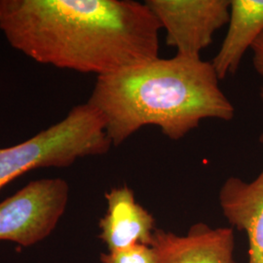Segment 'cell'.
Returning a JSON list of instances; mask_svg holds the SVG:
<instances>
[{
	"instance_id": "obj_1",
	"label": "cell",
	"mask_w": 263,
	"mask_h": 263,
	"mask_svg": "<svg viewBox=\"0 0 263 263\" xmlns=\"http://www.w3.org/2000/svg\"><path fill=\"white\" fill-rule=\"evenodd\" d=\"M159 22L133 0H0V30L35 62L107 76L159 58Z\"/></svg>"
},
{
	"instance_id": "obj_2",
	"label": "cell",
	"mask_w": 263,
	"mask_h": 263,
	"mask_svg": "<svg viewBox=\"0 0 263 263\" xmlns=\"http://www.w3.org/2000/svg\"><path fill=\"white\" fill-rule=\"evenodd\" d=\"M219 81L211 62L177 54L98 76L87 103L103 117L113 146L147 125L179 141L205 119L234 118Z\"/></svg>"
},
{
	"instance_id": "obj_3",
	"label": "cell",
	"mask_w": 263,
	"mask_h": 263,
	"mask_svg": "<svg viewBox=\"0 0 263 263\" xmlns=\"http://www.w3.org/2000/svg\"><path fill=\"white\" fill-rule=\"evenodd\" d=\"M111 146L98 110L88 103L76 105L28 141L0 148V190L29 171L66 168L79 158L106 154Z\"/></svg>"
},
{
	"instance_id": "obj_4",
	"label": "cell",
	"mask_w": 263,
	"mask_h": 263,
	"mask_svg": "<svg viewBox=\"0 0 263 263\" xmlns=\"http://www.w3.org/2000/svg\"><path fill=\"white\" fill-rule=\"evenodd\" d=\"M69 186L62 179L29 182L0 203V241L24 247L50 235L66 211Z\"/></svg>"
},
{
	"instance_id": "obj_5",
	"label": "cell",
	"mask_w": 263,
	"mask_h": 263,
	"mask_svg": "<svg viewBox=\"0 0 263 263\" xmlns=\"http://www.w3.org/2000/svg\"><path fill=\"white\" fill-rule=\"evenodd\" d=\"M167 33V44L181 56L200 58L230 17V0H146Z\"/></svg>"
},
{
	"instance_id": "obj_6",
	"label": "cell",
	"mask_w": 263,
	"mask_h": 263,
	"mask_svg": "<svg viewBox=\"0 0 263 263\" xmlns=\"http://www.w3.org/2000/svg\"><path fill=\"white\" fill-rule=\"evenodd\" d=\"M151 247L155 263H236L231 227L213 228L198 222L185 235L155 229Z\"/></svg>"
},
{
	"instance_id": "obj_7",
	"label": "cell",
	"mask_w": 263,
	"mask_h": 263,
	"mask_svg": "<svg viewBox=\"0 0 263 263\" xmlns=\"http://www.w3.org/2000/svg\"><path fill=\"white\" fill-rule=\"evenodd\" d=\"M107 210L100 220V238L114 253L136 245L151 246L155 232V219L140 205L128 185L112 188L105 193Z\"/></svg>"
},
{
	"instance_id": "obj_8",
	"label": "cell",
	"mask_w": 263,
	"mask_h": 263,
	"mask_svg": "<svg viewBox=\"0 0 263 263\" xmlns=\"http://www.w3.org/2000/svg\"><path fill=\"white\" fill-rule=\"evenodd\" d=\"M222 214L249 240V263H263V169L252 181L230 177L218 194Z\"/></svg>"
},
{
	"instance_id": "obj_9",
	"label": "cell",
	"mask_w": 263,
	"mask_h": 263,
	"mask_svg": "<svg viewBox=\"0 0 263 263\" xmlns=\"http://www.w3.org/2000/svg\"><path fill=\"white\" fill-rule=\"evenodd\" d=\"M263 32V0H231L228 29L213 61L219 80L234 76Z\"/></svg>"
},
{
	"instance_id": "obj_10",
	"label": "cell",
	"mask_w": 263,
	"mask_h": 263,
	"mask_svg": "<svg viewBox=\"0 0 263 263\" xmlns=\"http://www.w3.org/2000/svg\"><path fill=\"white\" fill-rule=\"evenodd\" d=\"M101 262L155 263V257L151 246L136 245L123 251L101 254Z\"/></svg>"
},
{
	"instance_id": "obj_11",
	"label": "cell",
	"mask_w": 263,
	"mask_h": 263,
	"mask_svg": "<svg viewBox=\"0 0 263 263\" xmlns=\"http://www.w3.org/2000/svg\"><path fill=\"white\" fill-rule=\"evenodd\" d=\"M253 64L257 74L263 78V32L254 42L253 47Z\"/></svg>"
},
{
	"instance_id": "obj_12",
	"label": "cell",
	"mask_w": 263,
	"mask_h": 263,
	"mask_svg": "<svg viewBox=\"0 0 263 263\" xmlns=\"http://www.w3.org/2000/svg\"><path fill=\"white\" fill-rule=\"evenodd\" d=\"M259 97H260V100H261V103H262L263 105V86L260 88V92H259ZM258 141L260 143H262L263 144V132L260 134V136H259V138H258Z\"/></svg>"
}]
</instances>
